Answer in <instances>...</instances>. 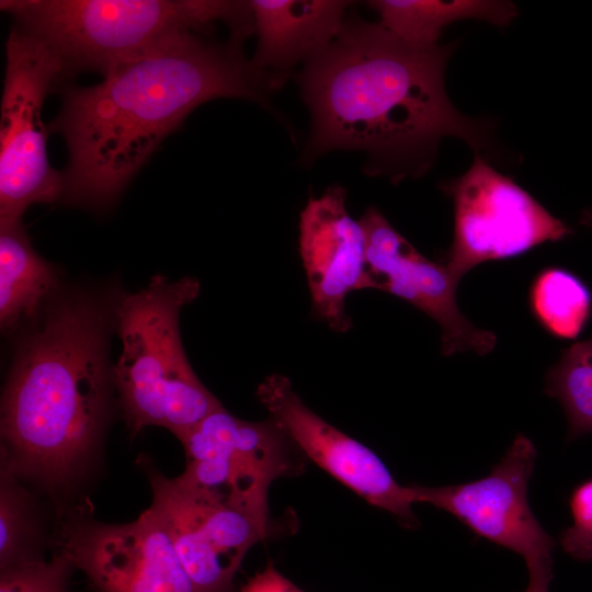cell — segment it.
<instances>
[{
	"label": "cell",
	"instance_id": "6da1fadb",
	"mask_svg": "<svg viewBox=\"0 0 592 592\" xmlns=\"http://www.w3.org/2000/svg\"><path fill=\"white\" fill-rule=\"evenodd\" d=\"M456 46L414 48L379 22L346 18L298 76L311 116L303 162L358 150L367 174L396 183L425 174L444 137L460 138L476 155L492 148L491 121L465 116L447 96L445 68Z\"/></svg>",
	"mask_w": 592,
	"mask_h": 592
},
{
	"label": "cell",
	"instance_id": "7a4b0ae2",
	"mask_svg": "<svg viewBox=\"0 0 592 592\" xmlns=\"http://www.w3.org/2000/svg\"><path fill=\"white\" fill-rule=\"evenodd\" d=\"M271 93L242 44L183 33L123 62L90 87H64L48 133L66 143L62 197L110 205L160 144L201 104L246 99L269 107Z\"/></svg>",
	"mask_w": 592,
	"mask_h": 592
},
{
	"label": "cell",
	"instance_id": "3957f363",
	"mask_svg": "<svg viewBox=\"0 0 592 592\" xmlns=\"http://www.w3.org/2000/svg\"><path fill=\"white\" fill-rule=\"evenodd\" d=\"M104 330L101 309L76 296L24 341L1 408L2 465L12 474L59 481L90 452L107 399Z\"/></svg>",
	"mask_w": 592,
	"mask_h": 592
},
{
	"label": "cell",
	"instance_id": "277c9868",
	"mask_svg": "<svg viewBox=\"0 0 592 592\" xmlns=\"http://www.w3.org/2000/svg\"><path fill=\"white\" fill-rule=\"evenodd\" d=\"M0 8L53 53L62 82L86 71L104 76L177 35H206L218 22L240 43L254 33L250 1L1 0Z\"/></svg>",
	"mask_w": 592,
	"mask_h": 592
},
{
	"label": "cell",
	"instance_id": "5b68a950",
	"mask_svg": "<svg viewBox=\"0 0 592 592\" xmlns=\"http://www.w3.org/2000/svg\"><path fill=\"white\" fill-rule=\"evenodd\" d=\"M200 293L194 277L155 276L117 307L122 353L113 378L130 426L157 425L179 440L221 407L192 369L181 341L182 308Z\"/></svg>",
	"mask_w": 592,
	"mask_h": 592
},
{
	"label": "cell",
	"instance_id": "8992f818",
	"mask_svg": "<svg viewBox=\"0 0 592 592\" xmlns=\"http://www.w3.org/2000/svg\"><path fill=\"white\" fill-rule=\"evenodd\" d=\"M62 83L60 62L43 42L12 26L5 44L0 109V217L22 218L36 203L64 193L62 173L50 167L42 109Z\"/></svg>",
	"mask_w": 592,
	"mask_h": 592
},
{
	"label": "cell",
	"instance_id": "52a82bcc",
	"mask_svg": "<svg viewBox=\"0 0 592 592\" xmlns=\"http://www.w3.org/2000/svg\"><path fill=\"white\" fill-rule=\"evenodd\" d=\"M440 187L454 205V238L442 263L458 280L480 263L522 254L571 232L480 155L464 174Z\"/></svg>",
	"mask_w": 592,
	"mask_h": 592
},
{
	"label": "cell",
	"instance_id": "ba28073f",
	"mask_svg": "<svg viewBox=\"0 0 592 592\" xmlns=\"http://www.w3.org/2000/svg\"><path fill=\"white\" fill-rule=\"evenodd\" d=\"M536 456L534 443L519 434L487 476L443 487L412 485L413 501L451 513L478 537L522 556L530 574L553 572L556 543L527 500Z\"/></svg>",
	"mask_w": 592,
	"mask_h": 592
},
{
	"label": "cell",
	"instance_id": "9c48e42d",
	"mask_svg": "<svg viewBox=\"0 0 592 592\" xmlns=\"http://www.w3.org/2000/svg\"><path fill=\"white\" fill-rule=\"evenodd\" d=\"M151 509L167 527L196 592H231L246 553L267 535L269 516L213 501L150 471Z\"/></svg>",
	"mask_w": 592,
	"mask_h": 592
},
{
	"label": "cell",
	"instance_id": "30bf717a",
	"mask_svg": "<svg viewBox=\"0 0 592 592\" xmlns=\"http://www.w3.org/2000/svg\"><path fill=\"white\" fill-rule=\"evenodd\" d=\"M360 224L374 288L407 300L435 320L445 356L466 351L485 355L493 350L496 334L462 314L456 301L459 280L442 262L422 255L376 207H368Z\"/></svg>",
	"mask_w": 592,
	"mask_h": 592
},
{
	"label": "cell",
	"instance_id": "8fae6325",
	"mask_svg": "<svg viewBox=\"0 0 592 592\" xmlns=\"http://www.w3.org/2000/svg\"><path fill=\"white\" fill-rule=\"evenodd\" d=\"M257 395L288 439L318 466L372 505L392 513L409 527L417 526L410 486L399 485L374 452L306 407L288 378L267 376Z\"/></svg>",
	"mask_w": 592,
	"mask_h": 592
},
{
	"label": "cell",
	"instance_id": "7c38bea8",
	"mask_svg": "<svg viewBox=\"0 0 592 592\" xmlns=\"http://www.w3.org/2000/svg\"><path fill=\"white\" fill-rule=\"evenodd\" d=\"M65 551L102 592H196L151 508L127 524L79 530Z\"/></svg>",
	"mask_w": 592,
	"mask_h": 592
},
{
	"label": "cell",
	"instance_id": "4fadbf2b",
	"mask_svg": "<svg viewBox=\"0 0 592 592\" xmlns=\"http://www.w3.org/2000/svg\"><path fill=\"white\" fill-rule=\"evenodd\" d=\"M342 186L327 189L308 200L299 217V253L307 276L314 314L332 330L345 332L352 321L346 296L374 288L360 220L345 206Z\"/></svg>",
	"mask_w": 592,
	"mask_h": 592
},
{
	"label": "cell",
	"instance_id": "5bb4252c",
	"mask_svg": "<svg viewBox=\"0 0 592 592\" xmlns=\"http://www.w3.org/2000/svg\"><path fill=\"white\" fill-rule=\"evenodd\" d=\"M350 2L341 0H251L257 48L250 64L270 92L299 62L328 47L340 33Z\"/></svg>",
	"mask_w": 592,
	"mask_h": 592
},
{
	"label": "cell",
	"instance_id": "9a60e30c",
	"mask_svg": "<svg viewBox=\"0 0 592 592\" xmlns=\"http://www.w3.org/2000/svg\"><path fill=\"white\" fill-rule=\"evenodd\" d=\"M287 439L273 418L250 422L230 414L221 406L186 432L180 441L187 462L210 458L237 460L255 467L275 480L291 469Z\"/></svg>",
	"mask_w": 592,
	"mask_h": 592
},
{
	"label": "cell",
	"instance_id": "2e32d148",
	"mask_svg": "<svg viewBox=\"0 0 592 592\" xmlns=\"http://www.w3.org/2000/svg\"><path fill=\"white\" fill-rule=\"evenodd\" d=\"M368 5L387 31L414 48L437 46L443 30L456 21L475 19L505 27L517 14L512 2L492 0H375Z\"/></svg>",
	"mask_w": 592,
	"mask_h": 592
},
{
	"label": "cell",
	"instance_id": "e0dca14e",
	"mask_svg": "<svg viewBox=\"0 0 592 592\" xmlns=\"http://www.w3.org/2000/svg\"><path fill=\"white\" fill-rule=\"evenodd\" d=\"M56 285L54 269L32 248L22 218L0 217V321L8 329L35 315Z\"/></svg>",
	"mask_w": 592,
	"mask_h": 592
},
{
	"label": "cell",
	"instance_id": "ac0fdd59",
	"mask_svg": "<svg viewBox=\"0 0 592 592\" xmlns=\"http://www.w3.org/2000/svg\"><path fill=\"white\" fill-rule=\"evenodd\" d=\"M175 479L213 501L269 516L267 492L274 479L253 466L226 458L191 460Z\"/></svg>",
	"mask_w": 592,
	"mask_h": 592
},
{
	"label": "cell",
	"instance_id": "d6986e66",
	"mask_svg": "<svg viewBox=\"0 0 592 592\" xmlns=\"http://www.w3.org/2000/svg\"><path fill=\"white\" fill-rule=\"evenodd\" d=\"M530 303L542 327L559 339H576L589 319L592 307L587 285L561 267L542 271L533 282Z\"/></svg>",
	"mask_w": 592,
	"mask_h": 592
},
{
	"label": "cell",
	"instance_id": "ffe728a7",
	"mask_svg": "<svg viewBox=\"0 0 592 592\" xmlns=\"http://www.w3.org/2000/svg\"><path fill=\"white\" fill-rule=\"evenodd\" d=\"M545 392L556 398L568 419V437L592 432V338L563 350L546 373Z\"/></svg>",
	"mask_w": 592,
	"mask_h": 592
},
{
	"label": "cell",
	"instance_id": "44dd1931",
	"mask_svg": "<svg viewBox=\"0 0 592 592\" xmlns=\"http://www.w3.org/2000/svg\"><path fill=\"white\" fill-rule=\"evenodd\" d=\"M71 562L66 551L50 560H22L2 569L0 592H64Z\"/></svg>",
	"mask_w": 592,
	"mask_h": 592
},
{
	"label": "cell",
	"instance_id": "7402d4cb",
	"mask_svg": "<svg viewBox=\"0 0 592 592\" xmlns=\"http://www.w3.org/2000/svg\"><path fill=\"white\" fill-rule=\"evenodd\" d=\"M572 524L559 536L566 554L579 561L592 560V477L574 487L568 499Z\"/></svg>",
	"mask_w": 592,
	"mask_h": 592
},
{
	"label": "cell",
	"instance_id": "603a6c76",
	"mask_svg": "<svg viewBox=\"0 0 592 592\" xmlns=\"http://www.w3.org/2000/svg\"><path fill=\"white\" fill-rule=\"evenodd\" d=\"M0 508V559L3 569L15 562L14 557L18 554L24 528L23 500L13 481H9V473L5 468L1 474Z\"/></svg>",
	"mask_w": 592,
	"mask_h": 592
},
{
	"label": "cell",
	"instance_id": "cb8c5ba5",
	"mask_svg": "<svg viewBox=\"0 0 592 592\" xmlns=\"http://www.w3.org/2000/svg\"><path fill=\"white\" fill-rule=\"evenodd\" d=\"M241 592H301L286 578L278 573L272 565L249 579Z\"/></svg>",
	"mask_w": 592,
	"mask_h": 592
},
{
	"label": "cell",
	"instance_id": "d4e9b609",
	"mask_svg": "<svg viewBox=\"0 0 592 592\" xmlns=\"http://www.w3.org/2000/svg\"><path fill=\"white\" fill-rule=\"evenodd\" d=\"M553 577V574H531L528 585L524 592H549Z\"/></svg>",
	"mask_w": 592,
	"mask_h": 592
}]
</instances>
